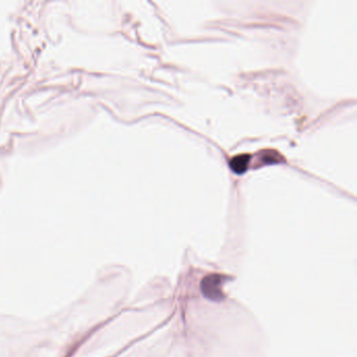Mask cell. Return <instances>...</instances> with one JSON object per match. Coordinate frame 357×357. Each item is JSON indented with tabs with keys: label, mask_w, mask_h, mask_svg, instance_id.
<instances>
[{
	"label": "cell",
	"mask_w": 357,
	"mask_h": 357,
	"mask_svg": "<svg viewBox=\"0 0 357 357\" xmlns=\"http://www.w3.org/2000/svg\"><path fill=\"white\" fill-rule=\"evenodd\" d=\"M203 294L211 299L218 300L222 298V278L212 274L203 279L201 284Z\"/></svg>",
	"instance_id": "obj_1"
},
{
	"label": "cell",
	"mask_w": 357,
	"mask_h": 357,
	"mask_svg": "<svg viewBox=\"0 0 357 357\" xmlns=\"http://www.w3.org/2000/svg\"><path fill=\"white\" fill-rule=\"evenodd\" d=\"M251 155L249 154H239L234 156L230 161V167L236 174L245 173L249 169V163L251 161Z\"/></svg>",
	"instance_id": "obj_2"
}]
</instances>
